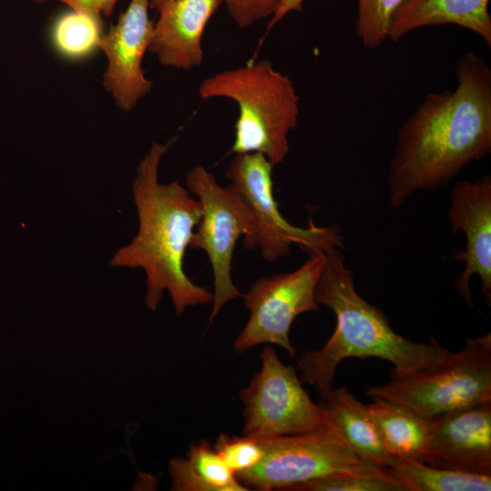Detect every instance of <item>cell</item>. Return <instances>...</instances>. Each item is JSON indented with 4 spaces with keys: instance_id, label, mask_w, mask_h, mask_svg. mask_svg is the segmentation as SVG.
<instances>
[{
    "instance_id": "6da1fadb",
    "label": "cell",
    "mask_w": 491,
    "mask_h": 491,
    "mask_svg": "<svg viewBox=\"0 0 491 491\" xmlns=\"http://www.w3.org/2000/svg\"><path fill=\"white\" fill-rule=\"evenodd\" d=\"M454 90L428 93L397 131L389 162V202L446 185L472 161L491 153V69L474 52L456 66Z\"/></svg>"
},
{
    "instance_id": "7a4b0ae2",
    "label": "cell",
    "mask_w": 491,
    "mask_h": 491,
    "mask_svg": "<svg viewBox=\"0 0 491 491\" xmlns=\"http://www.w3.org/2000/svg\"><path fill=\"white\" fill-rule=\"evenodd\" d=\"M175 140L154 142L138 164L132 185L138 231L129 244L115 251L110 264L142 268L146 278V307L155 311L167 291L176 316H181L187 307L212 304L214 295L189 279L183 266L201 218V205L178 182H159L160 162Z\"/></svg>"
},
{
    "instance_id": "3957f363",
    "label": "cell",
    "mask_w": 491,
    "mask_h": 491,
    "mask_svg": "<svg viewBox=\"0 0 491 491\" xmlns=\"http://www.w3.org/2000/svg\"><path fill=\"white\" fill-rule=\"evenodd\" d=\"M324 254L316 300L334 312L336 325L323 347L306 351L297 360L301 381L313 386L320 398L333 388L336 368L346 358H381L394 365L393 373L401 374L427 366L449 351L433 337L429 344L417 343L396 333L386 316L357 293L353 273L336 246Z\"/></svg>"
},
{
    "instance_id": "277c9868",
    "label": "cell",
    "mask_w": 491,
    "mask_h": 491,
    "mask_svg": "<svg viewBox=\"0 0 491 491\" xmlns=\"http://www.w3.org/2000/svg\"><path fill=\"white\" fill-rule=\"evenodd\" d=\"M202 99L227 98L238 108L231 154L260 153L275 166L289 153V133L298 124L299 96L291 78L269 60L251 62L207 76Z\"/></svg>"
},
{
    "instance_id": "5b68a950",
    "label": "cell",
    "mask_w": 491,
    "mask_h": 491,
    "mask_svg": "<svg viewBox=\"0 0 491 491\" xmlns=\"http://www.w3.org/2000/svg\"><path fill=\"white\" fill-rule=\"evenodd\" d=\"M366 395L424 417L491 402V334L467 338L458 352L449 350L423 367L392 372L388 382L369 386Z\"/></svg>"
},
{
    "instance_id": "8992f818",
    "label": "cell",
    "mask_w": 491,
    "mask_h": 491,
    "mask_svg": "<svg viewBox=\"0 0 491 491\" xmlns=\"http://www.w3.org/2000/svg\"><path fill=\"white\" fill-rule=\"evenodd\" d=\"M274 165L260 153L237 154L225 171L228 186L243 205L249 221L244 247L259 249L262 257L275 262L291 253L297 245L306 253L324 252L342 246L343 236L336 226L293 225L281 215L273 193Z\"/></svg>"
},
{
    "instance_id": "52a82bcc",
    "label": "cell",
    "mask_w": 491,
    "mask_h": 491,
    "mask_svg": "<svg viewBox=\"0 0 491 491\" xmlns=\"http://www.w3.org/2000/svg\"><path fill=\"white\" fill-rule=\"evenodd\" d=\"M259 440L265 451L262 460L235 476L245 486L260 491L288 490L330 475L386 469L362 460L330 422L316 431Z\"/></svg>"
},
{
    "instance_id": "ba28073f",
    "label": "cell",
    "mask_w": 491,
    "mask_h": 491,
    "mask_svg": "<svg viewBox=\"0 0 491 491\" xmlns=\"http://www.w3.org/2000/svg\"><path fill=\"white\" fill-rule=\"evenodd\" d=\"M260 356L261 369L239 392L244 436L267 439L326 427L328 421L322 408L311 400L295 369L284 365L271 346Z\"/></svg>"
},
{
    "instance_id": "9c48e42d",
    "label": "cell",
    "mask_w": 491,
    "mask_h": 491,
    "mask_svg": "<svg viewBox=\"0 0 491 491\" xmlns=\"http://www.w3.org/2000/svg\"><path fill=\"white\" fill-rule=\"evenodd\" d=\"M325 265L322 251L310 254L297 269L273 275L254 282L243 295L250 316L244 329L234 342L237 353L260 344L283 347L291 357L296 351L289 339L291 326L299 315L319 311L316 287Z\"/></svg>"
},
{
    "instance_id": "30bf717a",
    "label": "cell",
    "mask_w": 491,
    "mask_h": 491,
    "mask_svg": "<svg viewBox=\"0 0 491 491\" xmlns=\"http://www.w3.org/2000/svg\"><path fill=\"white\" fill-rule=\"evenodd\" d=\"M185 185L196 195L202 209L189 246L203 250L212 266L214 299L209 316L212 322L227 302L243 296L231 276L232 260L237 240L249 232V221L230 187L221 186L205 166L191 168L185 175Z\"/></svg>"
},
{
    "instance_id": "8fae6325",
    "label": "cell",
    "mask_w": 491,
    "mask_h": 491,
    "mask_svg": "<svg viewBox=\"0 0 491 491\" xmlns=\"http://www.w3.org/2000/svg\"><path fill=\"white\" fill-rule=\"evenodd\" d=\"M150 7V0H130L98 45L107 62L103 85L115 105L125 112L133 110L153 86L142 66L154 31Z\"/></svg>"
},
{
    "instance_id": "7c38bea8",
    "label": "cell",
    "mask_w": 491,
    "mask_h": 491,
    "mask_svg": "<svg viewBox=\"0 0 491 491\" xmlns=\"http://www.w3.org/2000/svg\"><path fill=\"white\" fill-rule=\"evenodd\" d=\"M448 219L452 233L465 235V250L455 253V259L465 265L455 286L467 306L474 304L469 282L473 276L481 280V290L491 304V175L456 183L450 198Z\"/></svg>"
},
{
    "instance_id": "4fadbf2b",
    "label": "cell",
    "mask_w": 491,
    "mask_h": 491,
    "mask_svg": "<svg viewBox=\"0 0 491 491\" xmlns=\"http://www.w3.org/2000/svg\"><path fill=\"white\" fill-rule=\"evenodd\" d=\"M420 461L441 468L491 475V402L434 416Z\"/></svg>"
},
{
    "instance_id": "5bb4252c",
    "label": "cell",
    "mask_w": 491,
    "mask_h": 491,
    "mask_svg": "<svg viewBox=\"0 0 491 491\" xmlns=\"http://www.w3.org/2000/svg\"><path fill=\"white\" fill-rule=\"evenodd\" d=\"M222 0H166L155 10L158 18L149 51L166 67L190 70L204 61L203 35Z\"/></svg>"
},
{
    "instance_id": "9a60e30c",
    "label": "cell",
    "mask_w": 491,
    "mask_h": 491,
    "mask_svg": "<svg viewBox=\"0 0 491 491\" xmlns=\"http://www.w3.org/2000/svg\"><path fill=\"white\" fill-rule=\"evenodd\" d=\"M489 0H404L393 14L388 39L398 42L425 26L455 25L478 35L491 47Z\"/></svg>"
},
{
    "instance_id": "2e32d148",
    "label": "cell",
    "mask_w": 491,
    "mask_h": 491,
    "mask_svg": "<svg viewBox=\"0 0 491 491\" xmlns=\"http://www.w3.org/2000/svg\"><path fill=\"white\" fill-rule=\"evenodd\" d=\"M326 419L365 462L387 468L392 455L386 449L367 406L346 387L331 389L319 404Z\"/></svg>"
},
{
    "instance_id": "e0dca14e",
    "label": "cell",
    "mask_w": 491,
    "mask_h": 491,
    "mask_svg": "<svg viewBox=\"0 0 491 491\" xmlns=\"http://www.w3.org/2000/svg\"><path fill=\"white\" fill-rule=\"evenodd\" d=\"M172 489L176 491H246L206 440L192 444L185 456L173 458L168 466Z\"/></svg>"
},
{
    "instance_id": "ac0fdd59",
    "label": "cell",
    "mask_w": 491,
    "mask_h": 491,
    "mask_svg": "<svg viewBox=\"0 0 491 491\" xmlns=\"http://www.w3.org/2000/svg\"><path fill=\"white\" fill-rule=\"evenodd\" d=\"M367 406L383 442L392 456L420 460L430 432V418L383 399Z\"/></svg>"
},
{
    "instance_id": "d6986e66",
    "label": "cell",
    "mask_w": 491,
    "mask_h": 491,
    "mask_svg": "<svg viewBox=\"0 0 491 491\" xmlns=\"http://www.w3.org/2000/svg\"><path fill=\"white\" fill-rule=\"evenodd\" d=\"M387 469L406 491H490L491 475H475L392 456Z\"/></svg>"
},
{
    "instance_id": "ffe728a7",
    "label": "cell",
    "mask_w": 491,
    "mask_h": 491,
    "mask_svg": "<svg viewBox=\"0 0 491 491\" xmlns=\"http://www.w3.org/2000/svg\"><path fill=\"white\" fill-rule=\"evenodd\" d=\"M103 35L100 16L70 10L55 22L52 41L63 56L80 59L98 48Z\"/></svg>"
},
{
    "instance_id": "44dd1931",
    "label": "cell",
    "mask_w": 491,
    "mask_h": 491,
    "mask_svg": "<svg viewBox=\"0 0 491 491\" xmlns=\"http://www.w3.org/2000/svg\"><path fill=\"white\" fill-rule=\"evenodd\" d=\"M287 491H406L386 468L369 474H336L291 486Z\"/></svg>"
},
{
    "instance_id": "7402d4cb",
    "label": "cell",
    "mask_w": 491,
    "mask_h": 491,
    "mask_svg": "<svg viewBox=\"0 0 491 491\" xmlns=\"http://www.w3.org/2000/svg\"><path fill=\"white\" fill-rule=\"evenodd\" d=\"M404 0H356V35L362 45L376 49L388 38L391 17Z\"/></svg>"
},
{
    "instance_id": "603a6c76",
    "label": "cell",
    "mask_w": 491,
    "mask_h": 491,
    "mask_svg": "<svg viewBox=\"0 0 491 491\" xmlns=\"http://www.w3.org/2000/svg\"><path fill=\"white\" fill-rule=\"evenodd\" d=\"M214 448L235 476L257 466L265 454L259 439L225 433L217 436Z\"/></svg>"
},
{
    "instance_id": "cb8c5ba5",
    "label": "cell",
    "mask_w": 491,
    "mask_h": 491,
    "mask_svg": "<svg viewBox=\"0 0 491 491\" xmlns=\"http://www.w3.org/2000/svg\"><path fill=\"white\" fill-rule=\"evenodd\" d=\"M233 20L247 27L260 20L271 18L280 0H222Z\"/></svg>"
},
{
    "instance_id": "d4e9b609",
    "label": "cell",
    "mask_w": 491,
    "mask_h": 491,
    "mask_svg": "<svg viewBox=\"0 0 491 491\" xmlns=\"http://www.w3.org/2000/svg\"><path fill=\"white\" fill-rule=\"evenodd\" d=\"M57 1L70 8L72 11L83 12L97 16L109 15L119 0H35Z\"/></svg>"
},
{
    "instance_id": "484cf974",
    "label": "cell",
    "mask_w": 491,
    "mask_h": 491,
    "mask_svg": "<svg viewBox=\"0 0 491 491\" xmlns=\"http://www.w3.org/2000/svg\"><path fill=\"white\" fill-rule=\"evenodd\" d=\"M306 0H280L279 5L270 18L267 24V29L270 30L277 23L283 20L288 14L292 12H300L303 9V4Z\"/></svg>"
},
{
    "instance_id": "4316f807",
    "label": "cell",
    "mask_w": 491,
    "mask_h": 491,
    "mask_svg": "<svg viewBox=\"0 0 491 491\" xmlns=\"http://www.w3.org/2000/svg\"><path fill=\"white\" fill-rule=\"evenodd\" d=\"M166 0H150V6L154 9H156L160 5H162Z\"/></svg>"
}]
</instances>
